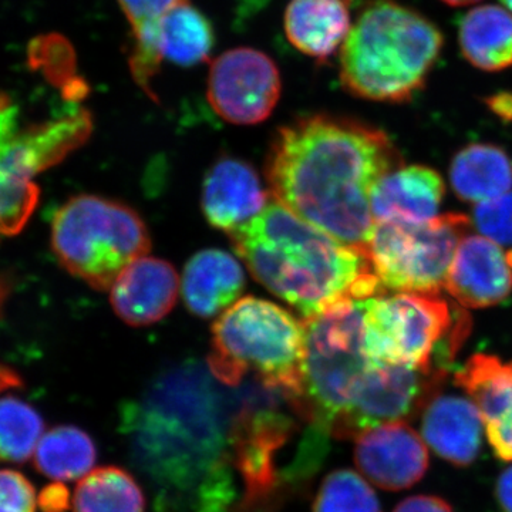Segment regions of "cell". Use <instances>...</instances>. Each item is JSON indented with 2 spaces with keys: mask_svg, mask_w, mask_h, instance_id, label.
Segmentation results:
<instances>
[{
  "mask_svg": "<svg viewBox=\"0 0 512 512\" xmlns=\"http://www.w3.org/2000/svg\"><path fill=\"white\" fill-rule=\"evenodd\" d=\"M228 404L210 369L183 363L121 409L131 460L158 510L228 512L235 500Z\"/></svg>",
  "mask_w": 512,
  "mask_h": 512,
  "instance_id": "cell-1",
  "label": "cell"
},
{
  "mask_svg": "<svg viewBox=\"0 0 512 512\" xmlns=\"http://www.w3.org/2000/svg\"><path fill=\"white\" fill-rule=\"evenodd\" d=\"M400 163L384 131L349 117L309 114L279 128L266 178L274 200L366 256L373 187Z\"/></svg>",
  "mask_w": 512,
  "mask_h": 512,
  "instance_id": "cell-2",
  "label": "cell"
},
{
  "mask_svg": "<svg viewBox=\"0 0 512 512\" xmlns=\"http://www.w3.org/2000/svg\"><path fill=\"white\" fill-rule=\"evenodd\" d=\"M252 276L279 299L313 318L346 301L382 295L365 255L303 221L278 201L229 234Z\"/></svg>",
  "mask_w": 512,
  "mask_h": 512,
  "instance_id": "cell-3",
  "label": "cell"
},
{
  "mask_svg": "<svg viewBox=\"0 0 512 512\" xmlns=\"http://www.w3.org/2000/svg\"><path fill=\"white\" fill-rule=\"evenodd\" d=\"M443 33L396 0H370L340 49L343 89L360 99L407 103L426 86Z\"/></svg>",
  "mask_w": 512,
  "mask_h": 512,
  "instance_id": "cell-4",
  "label": "cell"
},
{
  "mask_svg": "<svg viewBox=\"0 0 512 512\" xmlns=\"http://www.w3.org/2000/svg\"><path fill=\"white\" fill-rule=\"evenodd\" d=\"M305 322V356L296 412L313 426L350 437V419L359 394L377 363L365 345V301H346Z\"/></svg>",
  "mask_w": 512,
  "mask_h": 512,
  "instance_id": "cell-5",
  "label": "cell"
},
{
  "mask_svg": "<svg viewBox=\"0 0 512 512\" xmlns=\"http://www.w3.org/2000/svg\"><path fill=\"white\" fill-rule=\"evenodd\" d=\"M303 356L305 322L274 302L239 299L212 325L208 369L225 386L254 375L293 402L301 393Z\"/></svg>",
  "mask_w": 512,
  "mask_h": 512,
  "instance_id": "cell-6",
  "label": "cell"
},
{
  "mask_svg": "<svg viewBox=\"0 0 512 512\" xmlns=\"http://www.w3.org/2000/svg\"><path fill=\"white\" fill-rule=\"evenodd\" d=\"M52 248L60 265L97 291H110L121 272L147 256V225L133 208L97 195H77L57 210Z\"/></svg>",
  "mask_w": 512,
  "mask_h": 512,
  "instance_id": "cell-7",
  "label": "cell"
},
{
  "mask_svg": "<svg viewBox=\"0 0 512 512\" xmlns=\"http://www.w3.org/2000/svg\"><path fill=\"white\" fill-rule=\"evenodd\" d=\"M470 227L464 214L437 215L420 224L382 222L375 225L366 258L383 288L437 295Z\"/></svg>",
  "mask_w": 512,
  "mask_h": 512,
  "instance_id": "cell-8",
  "label": "cell"
},
{
  "mask_svg": "<svg viewBox=\"0 0 512 512\" xmlns=\"http://www.w3.org/2000/svg\"><path fill=\"white\" fill-rule=\"evenodd\" d=\"M453 315L440 293L397 292L365 301L367 355L382 365L437 369L434 352L444 345L454 325ZM443 348V346H441Z\"/></svg>",
  "mask_w": 512,
  "mask_h": 512,
  "instance_id": "cell-9",
  "label": "cell"
},
{
  "mask_svg": "<svg viewBox=\"0 0 512 512\" xmlns=\"http://www.w3.org/2000/svg\"><path fill=\"white\" fill-rule=\"evenodd\" d=\"M295 431V421L279 410L244 407L232 419V464L244 483L239 511L274 510L282 481L278 476L279 451Z\"/></svg>",
  "mask_w": 512,
  "mask_h": 512,
  "instance_id": "cell-10",
  "label": "cell"
},
{
  "mask_svg": "<svg viewBox=\"0 0 512 512\" xmlns=\"http://www.w3.org/2000/svg\"><path fill=\"white\" fill-rule=\"evenodd\" d=\"M282 92L274 60L252 47H235L212 60L207 97L215 113L235 126H255L271 116Z\"/></svg>",
  "mask_w": 512,
  "mask_h": 512,
  "instance_id": "cell-11",
  "label": "cell"
},
{
  "mask_svg": "<svg viewBox=\"0 0 512 512\" xmlns=\"http://www.w3.org/2000/svg\"><path fill=\"white\" fill-rule=\"evenodd\" d=\"M92 126L84 109L23 126L19 107L0 92V163L33 180L82 146Z\"/></svg>",
  "mask_w": 512,
  "mask_h": 512,
  "instance_id": "cell-12",
  "label": "cell"
},
{
  "mask_svg": "<svg viewBox=\"0 0 512 512\" xmlns=\"http://www.w3.org/2000/svg\"><path fill=\"white\" fill-rule=\"evenodd\" d=\"M357 470L384 491H403L423 480L429 470V447L407 421H392L356 437Z\"/></svg>",
  "mask_w": 512,
  "mask_h": 512,
  "instance_id": "cell-13",
  "label": "cell"
},
{
  "mask_svg": "<svg viewBox=\"0 0 512 512\" xmlns=\"http://www.w3.org/2000/svg\"><path fill=\"white\" fill-rule=\"evenodd\" d=\"M444 288L464 308L498 305L512 292L507 252L491 239L467 235L457 249Z\"/></svg>",
  "mask_w": 512,
  "mask_h": 512,
  "instance_id": "cell-14",
  "label": "cell"
},
{
  "mask_svg": "<svg viewBox=\"0 0 512 512\" xmlns=\"http://www.w3.org/2000/svg\"><path fill=\"white\" fill-rule=\"evenodd\" d=\"M456 383L476 404L495 456L512 463V362L478 353L457 372Z\"/></svg>",
  "mask_w": 512,
  "mask_h": 512,
  "instance_id": "cell-15",
  "label": "cell"
},
{
  "mask_svg": "<svg viewBox=\"0 0 512 512\" xmlns=\"http://www.w3.org/2000/svg\"><path fill=\"white\" fill-rule=\"evenodd\" d=\"M268 205V191L247 161L222 157L205 175L202 211L214 228L231 234L258 217Z\"/></svg>",
  "mask_w": 512,
  "mask_h": 512,
  "instance_id": "cell-16",
  "label": "cell"
},
{
  "mask_svg": "<svg viewBox=\"0 0 512 512\" xmlns=\"http://www.w3.org/2000/svg\"><path fill=\"white\" fill-rule=\"evenodd\" d=\"M180 279L174 266L143 256L127 266L110 288L114 312L131 326L153 325L177 303Z\"/></svg>",
  "mask_w": 512,
  "mask_h": 512,
  "instance_id": "cell-17",
  "label": "cell"
},
{
  "mask_svg": "<svg viewBox=\"0 0 512 512\" xmlns=\"http://www.w3.org/2000/svg\"><path fill=\"white\" fill-rule=\"evenodd\" d=\"M483 434V419L471 399L436 396L421 412V437L453 466L468 467L477 460Z\"/></svg>",
  "mask_w": 512,
  "mask_h": 512,
  "instance_id": "cell-18",
  "label": "cell"
},
{
  "mask_svg": "<svg viewBox=\"0 0 512 512\" xmlns=\"http://www.w3.org/2000/svg\"><path fill=\"white\" fill-rule=\"evenodd\" d=\"M444 183L437 171L424 165L400 167L383 175L373 187L370 205L375 224H420L439 214Z\"/></svg>",
  "mask_w": 512,
  "mask_h": 512,
  "instance_id": "cell-19",
  "label": "cell"
},
{
  "mask_svg": "<svg viewBox=\"0 0 512 512\" xmlns=\"http://www.w3.org/2000/svg\"><path fill=\"white\" fill-rule=\"evenodd\" d=\"M215 46V32L210 20L184 0L158 23L151 37L146 62V79L153 83L161 64L192 67L208 62Z\"/></svg>",
  "mask_w": 512,
  "mask_h": 512,
  "instance_id": "cell-20",
  "label": "cell"
},
{
  "mask_svg": "<svg viewBox=\"0 0 512 512\" xmlns=\"http://www.w3.org/2000/svg\"><path fill=\"white\" fill-rule=\"evenodd\" d=\"M245 289V274L238 259L221 249H205L185 265L183 298L192 315L211 319L235 305Z\"/></svg>",
  "mask_w": 512,
  "mask_h": 512,
  "instance_id": "cell-21",
  "label": "cell"
},
{
  "mask_svg": "<svg viewBox=\"0 0 512 512\" xmlns=\"http://www.w3.org/2000/svg\"><path fill=\"white\" fill-rule=\"evenodd\" d=\"M352 0H291L286 6V39L302 55L322 63L342 49L352 29Z\"/></svg>",
  "mask_w": 512,
  "mask_h": 512,
  "instance_id": "cell-22",
  "label": "cell"
},
{
  "mask_svg": "<svg viewBox=\"0 0 512 512\" xmlns=\"http://www.w3.org/2000/svg\"><path fill=\"white\" fill-rule=\"evenodd\" d=\"M463 56L484 72H501L512 66V15L495 5L470 10L458 25Z\"/></svg>",
  "mask_w": 512,
  "mask_h": 512,
  "instance_id": "cell-23",
  "label": "cell"
},
{
  "mask_svg": "<svg viewBox=\"0 0 512 512\" xmlns=\"http://www.w3.org/2000/svg\"><path fill=\"white\" fill-rule=\"evenodd\" d=\"M450 181L463 201L478 204L501 197L512 188L511 158L493 144H471L454 157Z\"/></svg>",
  "mask_w": 512,
  "mask_h": 512,
  "instance_id": "cell-24",
  "label": "cell"
},
{
  "mask_svg": "<svg viewBox=\"0 0 512 512\" xmlns=\"http://www.w3.org/2000/svg\"><path fill=\"white\" fill-rule=\"evenodd\" d=\"M73 512H146V495L124 468L101 467L77 485Z\"/></svg>",
  "mask_w": 512,
  "mask_h": 512,
  "instance_id": "cell-25",
  "label": "cell"
},
{
  "mask_svg": "<svg viewBox=\"0 0 512 512\" xmlns=\"http://www.w3.org/2000/svg\"><path fill=\"white\" fill-rule=\"evenodd\" d=\"M97 460L96 444L86 431L74 426L50 430L37 444V470L53 480L73 481L86 477Z\"/></svg>",
  "mask_w": 512,
  "mask_h": 512,
  "instance_id": "cell-26",
  "label": "cell"
},
{
  "mask_svg": "<svg viewBox=\"0 0 512 512\" xmlns=\"http://www.w3.org/2000/svg\"><path fill=\"white\" fill-rule=\"evenodd\" d=\"M28 64L60 89L66 101H82L89 94V84L77 76V57L72 43L59 33L35 37L29 43Z\"/></svg>",
  "mask_w": 512,
  "mask_h": 512,
  "instance_id": "cell-27",
  "label": "cell"
},
{
  "mask_svg": "<svg viewBox=\"0 0 512 512\" xmlns=\"http://www.w3.org/2000/svg\"><path fill=\"white\" fill-rule=\"evenodd\" d=\"M43 420L33 407L13 397L0 400V458L22 463L42 440Z\"/></svg>",
  "mask_w": 512,
  "mask_h": 512,
  "instance_id": "cell-28",
  "label": "cell"
},
{
  "mask_svg": "<svg viewBox=\"0 0 512 512\" xmlns=\"http://www.w3.org/2000/svg\"><path fill=\"white\" fill-rule=\"evenodd\" d=\"M312 512H383L372 484L349 468L332 471L320 484Z\"/></svg>",
  "mask_w": 512,
  "mask_h": 512,
  "instance_id": "cell-29",
  "label": "cell"
},
{
  "mask_svg": "<svg viewBox=\"0 0 512 512\" xmlns=\"http://www.w3.org/2000/svg\"><path fill=\"white\" fill-rule=\"evenodd\" d=\"M184 0H117L131 29L128 67L137 73L147 59L151 37L161 19Z\"/></svg>",
  "mask_w": 512,
  "mask_h": 512,
  "instance_id": "cell-30",
  "label": "cell"
},
{
  "mask_svg": "<svg viewBox=\"0 0 512 512\" xmlns=\"http://www.w3.org/2000/svg\"><path fill=\"white\" fill-rule=\"evenodd\" d=\"M37 200L39 190L33 180L0 163V238L12 237L25 227Z\"/></svg>",
  "mask_w": 512,
  "mask_h": 512,
  "instance_id": "cell-31",
  "label": "cell"
},
{
  "mask_svg": "<svg viewBox=\"0 0 512 512\" xmlns=\"http://www.w3.org/2000/svg\"><path fill=\"white\" fill-rule=\"evenodd\" d=\"M474 221L481 234L498 245H512V192L478 202Z\"/></svg>",
  "mask_w": 512,
  "mask_h": 512,
  "instance_id": "cell-32",
  "label": "cell"
},
{
  "mask_svg": "<svg viewBox=\"0 0 512 512\" xmlns=\"http://www.w3.org/2000/svg\"><path fill=\"white\" fill-rule=\"evenodd\" d=\"M0 512H36L35 488L18 471H0Z\"/></svg>",
  "mask_w": 512,
  "mask_h": 512,
  "instance_id": "cell-33",
  "label": "cell"
},
{
  "mask_svg": "<svg viewBox=\"0 0 512 512\" xmlns=\"http://www.w3.org/2000/svg\"><path fill=\"white\" fill-rule=\"evenodd\" d=\"M393 512H454L451 505L436 495H413L396 505Z\"/></svg>",
  "mask_w": 512,
  "mask_h": 512,
  "instance_id": "cell-34",
  "label": "cell"
},
{
  "mask_svg": "<svg viewBox=\"0 0 512 512\" xmlns=\"http://www.w3.org/2000/svg\"><path fill=\"white\" fill-rule=\"evenodd\" d=\"M69 497V490L63 484H50L40 494V507L43 512H66L69 510Z\"/></svg>",
  "mask_w": 512,
  "mask_h": 512,
  "instance_id": "cell-35",
  "label": "cell"
},
{
  "mask_svg": "<svg viewBox=\"0 0 512 512\" xmlns=\"http://www.w3.org/2000/svg\"><path fill=\"white\" fill-rule=\"evenodd\" d=\"M495 497L504 512H512V466L505 468L495 484Z\"/></svg>",
  "mask_w": 512,
  "mask_h": 512,
  "instance_id": "cell-36",
  "label": "cell"
},
{
  "mask_svg": "<svg viewBox=\"0 0 512 512\" xmlns=\"http://www.w3.org/2000/svg\"><path fill=\"white\" fill-rule=\"evenodd\" d=\"M490 107L500 116L512 119V94H498L490 99Z\"/></svg>",
  "mask_w": 512,
  "mask_h": 512,
  "instance_id": "cell-37",
  "label": "cell"
},
{
  "mask_svg": "<svg viewBox=\"0 0 512 512\" xmlns=\"http://www.w3.org/2000/svg\"><path fill=\"white\" fill-rule=\"evenodd\" d=\"M19 376L9 367L0 365V392L10 389V387L20 386Z\"/></svg>",
  "mask_w": 512,
  "mask_h": 512,
  "instance_id": "cell-38",
  "label": "cell"
},
{
  "mask_svg": "<svg viewBox=\"0 0 512 512\" xmlns=\"http://www.w3.org/2000/svg\"><path fill=\"white\" fill-rule=\"evenodd\" d=\"M443 2L450 6H467L480 2V0H443Z\"/></svg>",
  "mask_w": 512,
  "mask_h": 512,
  "instance_id": "cell-39",
  "label": "cell"
},
{
  "mask_svg": "<svg viewBox=\"0 0 512 512\" xmlns=\"http://www.w3.org/2000/svg\"><path fill=\"white\" fill-rule=\"evenodd\" d=\"M501 2H503L505 8L510 9L512 12V0H501Z\"/></svg>",
  "mask_w": 512,
  "mask_h": 512,
  "instance_id": "cell-40",
  "label": "cell"
}]
</instances>
